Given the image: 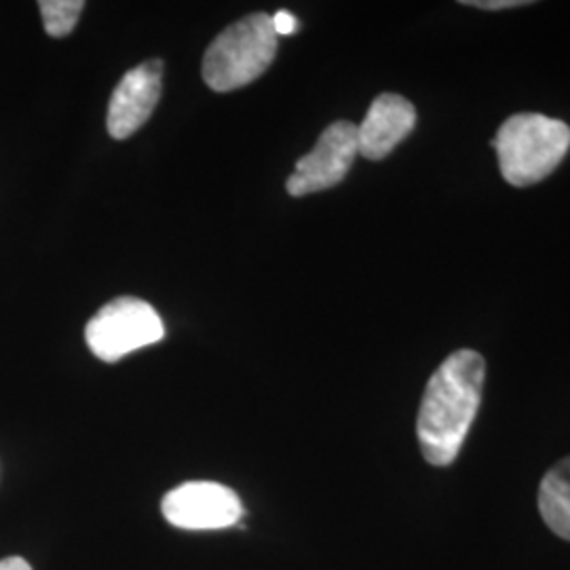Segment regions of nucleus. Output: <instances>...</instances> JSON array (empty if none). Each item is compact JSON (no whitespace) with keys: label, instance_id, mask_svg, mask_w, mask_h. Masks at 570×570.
Here are the masks:
<instances>
[{"label":"nucleus","instance_id":"1","mask_svg":"<svg viewBox=\"0 0 570 570\" xmlns=\"http://www.w3.org/2000/svg\"><path fill=\"white\" fill-rule=\"evenodd\" d=\"M487 362L478 351H454L429 379L416 419L423 456L435 468L454 463L482 404Z\"/></svg>","mask_w":570,"mask_h":570},{"label":"nucleus","instance_id":"12","mask_svg":"<svg viewBox=\"0 0 570 570\" xmlns=\"http://www.w3.org/2000/svg\"><path fill=\"white\" fill-rule=\"evenodd\" d=\"M463 4L475 7V9H487V11H499V9L524 7V4H530V0H463Z\"/></svg>","mask_w":570,"mask_h":570},{"label":"nucleus","instance_id":"7","mask_svg":"<svg viewBox=\"0 0 570 570\" xmlns=\"http://www.w3.org/2000/svg\"><path fill=\"white\" fill-rule=\"evenodd\" d=\"M161 72L164 63L159 60L144 61L131 68L117 85L108 104V134L115 140H125L134 136L144 122L150 119L155 106L161 98Z\"/></svg>","mask_w":570,"mask_h":570},{"label":"nucleus","instance_id":"8","mask_svg":"<svg viewBox=\"0 0 570 570\" xmlns=\"http://www.w3.org/2000/svg\"><path fill=\"white\" fill-rule=\"evenodd\" d=\"M416 125V110L397 94H381L367 110L366 119L357 125L360 155L370 161H381L404 142Z\"/></svg>","mask_w":570,"mask_h":570},{"label":"nucleus","instance_id":"5","mask_svg":"<svg viewBox=\"0 0 570 570\" xmlns=\"http://www.w3.org/2000/svg\"><path fill=\"white\" fill-rule=\"evenodd\" d=\"M357 155V125L332 122L320 136L315 148L298 159L285 188L292 197H305L332 188L345 180Z\"/></svg>","mask_w":570,"mask_h":570},{"label":"nucleus","instance_id":"11","mask_svg":"<svg viewBox=\"0 0 570 570\" xmlns=\"http://www.w3.org/2000/svg\"><path fill=\"white\" fill-rule=\"evenodd\" d=\"M273 20V30L277 37H289L294 32H298V20L289 13V11H277L275 16H271Z\"/></svg>","mask_w":570,"mask_h":570},{"label":"nucleus","instance_id":"10","mask_svg":"<svg viewBox=\"0 0 570 570\" xmlns=\"http://www.w3.org/2000/svg\"><path fill=\"white\" fill-rule=\"evenodd\" d=\"M39 9H41L47 35L61 39L75 30L85 9V2L82 0H42L39 2Z\"/></svg>","mask_w":570,"mask_h":570},{"label":"nucleus","instance_id":"3","mask_svg":"<svg viewBox=\"0 0 570 570\" xmlns=\"http://www.w3.org/2000/svg\"><path fill=\"white\" fill-rule=\"evenodd\" d=\"M277 39L266 13H252L235 21L205 51V85L226 94L256 81L275 60Z\"/></svg>","mask_w":570,"mask_h":570},{"label":"nucleus","instance_id":"13","mask_svg":"<svg viewBox=\"0 0 570 570\" xmlns=\"http://www.w3.org/2000/svg\"><path fill=\"white\" fill-rule=\"evenodd\" d=\"M0 570H32L30 564L20 558V556H13V558H4L0 560Z\"/></svg>","mask_w":570,"mask_h":570},{"label":"nucleus","instance_id":"6","mask_svg":"<svg viewBox=\"0 0 570 570\" xmlns=\"http://www.w3.org/2000/svg\"><path fill=\"white\" fill-rule=\"evenodd\" d=\"M161 511L171 527L183 530H223L244 518L237 492L218 482H186L169 490Z\"/></svg>","mask_w":570,"mask_h":570},{"label":"nucleus","instance_id":"9","mask_svg":"<svg viewBox=\"0 0 570 570\" xmlns=\"http://www.w3.org/2000/svg\"><path fill=\"white\" fill-rule=\"evenodd\" d=\"M539 511L553 534L570 541V456L546 473L539 487Z\"/></svg>","mask_w":570,"mask_h":570},{"label":"nucleus","instance_id":"2","mask_svg":"<svg viewBox=\"0 0 570 570\" xmlns=\"http://www.w3.org/2000/svg\"><path fill=\"white\" fill-rule=\"evenodd\" d=\"M492 146L511 186H532L550 176L570 150V127L539 112H520L503 122Z\"/></svg>","mask_w":570,"mask_h":570},{"label":"nucleus","instance_id":"4","mask_svg":"<svg viewBox=\"0 0 570 570\" xmlns=\"http://www.w3.org/2000/svg\"><path fill=\"white\" fill-rule=\"evenodd\" d=\"M165 326L159 313L134 296H121L102 306L85 327L91 353L115 364L125 355L164 341Z\"/></svg>","mask_w":570,"mask_h":570}]
</instances>
